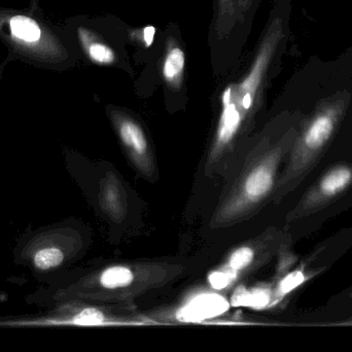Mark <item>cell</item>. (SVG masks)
Here are the masks:
<instances>
[{
    "label": "cell",
    "mask_w": 352,
    "mask_h": 352,
    "mask_svg": "<svg viewBox=\"0 0 352 352\" xmlns=\"http://www.w3.org/2000/svg\"><path fill=\"white\" fill-rule=\"evenodd\" d=\"M236 273L228 269L227 271H215L208 277L209 284L215 289H223L229 287L235 278Z\"/></svg>",
    "instance_id": "9a60e30c"
},
{
    "label": "cell",
    "mask_w": 352,
    "mask_h": 352,
    "mask_svg": "<svg viewBox=\"0 0 352 352\" xmlns=\"http://www.w3.org/2000/svg\"><path fill=\"white\" fill-rule=\"evenodd\" d=\"M64 253L57 247H45L35 252L33 265L39 271H50L57 268L63 262Z\"/></svg>",
    "instance_id": "7c38bea8"
},
{
    "label": "cell",
    "mask_w": 352,
    "mask_h": 352,
    "mask_svg": "<svg viewBox=\"0 0 352 352\" xmlns=\"http://www.w3.org/2000/svg\"><path fill=\"white\" fill-rule=\"evenodd\" d=\"M229 309L225 298L215 293H203L182 308L178 318L184 322H201L221 315Z\"/></svg>",
    "instance_id": "5b68a950"
},
{
    "label": "cell",
    "mask_w": 352,
    "mask_h": 352,
    "mask_svg": "<svg viewBox=\"0 0 352 352\" xmlns=\"http://www.w3.org/2000/svg\"><path fill=\"white\" fill-rule=\"evenodd\" d=\"M184 66H186V54L177 41L170 37L167 41L166 51L163 57L162 72L165 82L173 89H179L184 79Z\"/></svg>",
    "instance_id": "8992f818"
},
{
    "label": "cell",
    "mask_w": 352,
    "mask_h": 352,
    "mask_svg": "<svg viewBox=\"0 0 352 352\" xmlns=\"http://www.w3.org/2000/svg\"><path fill=\"white\" fill-rule=\"evenodd\" d=\"M155 33H156V29L154 26H146L142 29L140 32H136L135 37H140V41L146 48H148L154 43Z\"/></svg>",
    "instance_id": "2e32d148"
},
{
    "label": "cell",
    "mask_w": 352,
    "mask_h": 352,
    "mask_svg": "<svg viewBox=\"0 0 352 352\" xmlns=\"http://www.w3.org/2000/svg\"><path fill=\"white\" fill-rule=\"evenodd\" d=\"M252 0H217V33L219 39L229 34L236 23L241 21Z\"/></svg>",
    "instance_id": "52a82bcc"
},
{
    "label": "cell",
    "mask_w": 352,
    "mask_h": 352,
    "mask_svg": "<svg viewBox=\"0 0 352 352\" xmlns=\"http://www.w3.org/2000/svg\"><path fill=\"white\" fill-rule=\"evenodd\" d=\"M305 281V275L303 274L302 271H295V272L289 273L285 278L281 279L280 282L278 283L276 291H275V297L280 298L283 296L287 295L296 287L301 285Z\"/></svg>",
    "instance_id": "5bb4252c"
},
{
    "label": "cell",
    "mask_w": 352,
    "mask_h": 352,
    "mask_svg": "<svg viewBox=\"0 0 352 352\" xmlns=\"http://www.w3.org/2000/svg\"><path fill=\"white\" fill-rule=\"evenodd\" d=\"M80 39L90 59L101 65H111L117 60L115 51L101 41L94 33L87 29H80Z\"/></svg>",
    "instance_id": "ba28073f"
},
{
    "label": "cell",
    "mask_w": 352,
    "mask_h": 352,
    "mask_svg": "<svg viewBox=\"0 0 352 352\" xmlns=\"http://www.w3.org/2000/svg\"><path fill=\"white\" fill-rule=\"evenodd\" d=\"M281 19H273L261 41L248 74L229 85L221 94V111L213 144V154L225 150L258 105V96L271 62L283 39Z\"/></svg>",
    "instance_id": "7a4b0ae2"
},
{
    "label": "cell",
    "mask_w": 352,
    "mask_h": 352,
    "mask_svg": "<svg viewBox=\"0 0 352 352\" xmlns=\"http://www.w3.org/2000/svg\"><path fill=\"white\" fill-rule=\"evenodd\" d=\"M256 252L252 248L241 247L233 252L229 258V269L234 273L239 272L243 269L248 268L254 260Z\"/></svg>",
    "instance_id": "4fadbf2b"
},
{
    "label": "cell",
    "mask_w": 352,
    "mask_h": 352,
    "mask_svg": "<svg viewBox=\"0 0 352 352\" xmlns=\"http://www.w3.org/2000/svg\"><path fill=\"white\" fill-rule=\"evenodd\" d=\"M10 29H12V33L14 37H18L21 41H28V43L38 41L41 37V31L38 25L28 17H14L10 20Z\"/></svg>",
    "instance_id": "8fae6325"
},
{
    "label": "cell",
    "mask_w": 352,
    "mask_h": 352,
    "mask_svg": "<svg viewBox=\"0 0 352 352\" xmlns=\"http://www.w3.org/2000/svg\"><path fill=\"white\" fill-rule=\"evenodd\" d=\"M134 274L129 268L123 266L111 267L100 275L101 287L107 289H125L133 283Z\"/></svg>",
    "instance_id": "30bf717a"
},
{
    "label": "cell",
    "mask_w": 352,
    "mask_h": 352,
    "mask_svg": "<svg viewBox=\"0 0 352 352\" xmlns=\"http://www.w3.org/2000/svg\"><path fill=\"white\" fill-rule=\"evenodd\" d=\"M111 118L120 138L129 154H131L134 161L144 165L150 156V151L142 126L130 116L120 112H113Z\"/></svg>",
    "instance_id": "277c9868"
},
{
    "label": "cell",
    "mask_w": 352,
    "mask_h": 352,
    "mask_svg": "<svg viewBox=\"0 0 352 352\" xmlns=\"http://www.w3.org/2000/svg\"><path fill=\"white\" fill-rule=\"evenodd\" d=\"M351 95L337 93L320 101L300 124L272 198L278 203L297 189L316 169L336 136L346 114Z\"/></svg>",
    "instance_id": "6da1fadb"
},
{
    "label": "cell",
    "mask_w": 352,
    "mask_h": 352,
    "mask_svg": "<svg viewBox=\"0 0 352 352\" xmlns=\"http://www.w3.org/2000/svg\"><path fill=\"white\" fill-rule=\"evenodd\" d=\"M352 189V161H343L327 169L300 198L287 215L295 222L322 212Z\"/></svg>",
    "instance_id": "3957f363"
},
{
    "label": "cell",
    "mask_w": 352,
    "mask_h": 352,
    "mask_svg": "<svg viewBox=\"0 0 352 352\" xmlns=\"http://www.w3.org/2000/svg\"><path fill=\"white\" fill-rule=\"evenodd\" d=\"M271 291L267 289H256L248 291L244 287L236 289L232 297L231 305L235 307L245 306V307L262 309L270 304Z\"/></svg>",
    "instance_id": "9c48e42d"
}]
</instances>
